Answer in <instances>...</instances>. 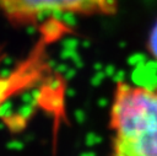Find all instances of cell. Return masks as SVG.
Segmentation results:
<instances>
[{
  "instance_id": "1",
  "label": "cell",
  "mask_w": 157,
  "mask_h": 156,
  "mask_svg": "<svg viewBox=\"0 0 157 156\" xmlns=\"http://www.w3.org/2000/svg\"><path fill=\"white\" fill-rule=\"evenodd\" d=\"M108 156H157V90L118 82L109 111Z\"/></svg>"
},
{
  "instance_id": "2",
  "label": "cell",
  "mask_w": 157,
  "mask_h": 156,
  "mask_svg": "<svg viewBox=\"0 0 157 156\" xmlns=\"http://www.w3.org/2000/svg\"><path fill=\"white\" fill-rule=\"evenodd\" d=\"M117 10V0H0V14L15 25H29L52 14L108 16Z\"/></svg>"
},
{
  "instance_id": "3",
  "label": "cell",
  "mask_w": 157,
  "mask_h": 156,
  "mask_svg": "<svg viewBox=\"0 0 157 156\" xmlns=\"http://www.w3.org/2000/svg\"><path fill=\"white\" fill-rule=\"evenodd\" d=\"M147 47H148V50L152 54V57L155 59H157V23L155 25V27L152 28V31L150 33Z\"/></svg>"
}]
</instances>
